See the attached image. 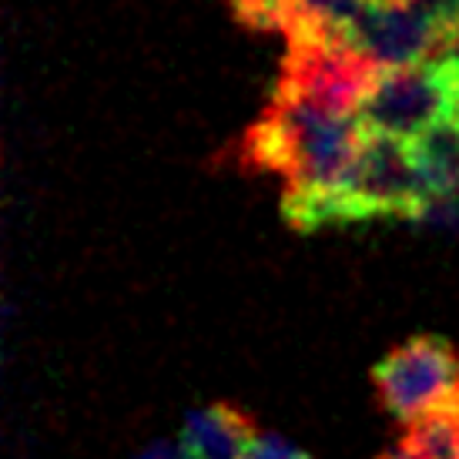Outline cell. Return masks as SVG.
<instances>
[{
    "instance_id": "8fae6325",
    "label": "cell",
    "mask_w": 459,
    "mask_h": 459,
    "mask_svg": "<svg viewBox=\"0 0 459 459\" xmlns=\"http://www.w3.org/2000/svg\"><path fill=\"white\" fill-rule=\"evenodd\" d=\"M245 459H308L302 449H295L292 443H285L281 436L275 433H255L252 446H248V456Z\"/></svg>"
},
{
    "instance_id": "30bf717a",
    "label": "cell",
    "mask_w": 459,
    "mask_h": 459,
    "mask_svg": "<svg viewBox=\"0 0 459 459\" xmlns=\"http://www.w3.org/2000/svg\"><path fill=\"white\" fill-rule=\"evenodd\" d=\"M409 4L426 13L446 38L459 30V0H409Z\"/></svg>"
},
{
    "instance_id": "7c38bea8",
    "label": "cell",
    "mask_w": 459,
    "mask_h": 459,
    "mask_svg": "<svg viewBox=\"0 0 459 459\" xmlns=\"http://www.w3.org/2000/svg\"><path fill=\"white\" fill-rule=\"evenodd\" d=\"M181 453V439L175 443V439H154V443H148V446L141 449L138 459H178Z\"/></svg>"
},
{
    "instance_id": "7a4b0ae2",
    "label": "cell",
    "mask_w": 459,
    "mask_h": 459,
    "mask_svg": "<svg viewBox=\"0 0 459 459\" xmlns=\"http://www.w3.org/2000/svg\"><path fill=\"white\" fill-rule=\"evenodd\" d=\"M356 117L366 134L399 141L420 138L453 117L459 121V71L446 61L379 71Z\"/></svg>"
},
{
    "instance_id": "8992f818",
    "label": "cell",
    "mask_w": 459,
    "mask_h": 459,
    "mask_svg": "<svg viewBox=\"0 0 459 459\" xmlns=\"http://www.w3.org/2000/svg\"><path fill=\"white\" fill-rule=\"evenodd\" d=\"M446 34L409 0H369L345 44L379 71L416 67L439 57Z\"/></svg>"
},
{
    "instance_id": "4fadbf2b",
    "label": "cell",
    "mask_w": 459,
    "mask_h": 459,
    "mask_svg": "<svg viewBox=\"0 0 459 459\" xmlns=\"http://www.w3.org/2000/svg\"><path fill=\"white\" fill-rule=\"evenodd\" d=\"M436 61H446V65H453L459 71V30L443 40V51H439V57H436Z\"/></svg>"
},
{
    "instance_id": "5b68a950",
    "label": "cell",
    "mask_w": 459,
    "mask_h": 459,
    "mask_svg": "<svg viewBox=\"0 0 459 459\" xmlns=\"http://www.w3.org/2000/svg\"><path fill=\"white\" fill-rule=\"evenodd\" d=\"M376 77L379 67L359 57L345 40H289L285 71L275 91L306 98L342 115H356Z\"/></svg>"
},
{
    "instance_id": "9c48e42d",
    "label": "cell",
    "mask_w": 459,
    "mask_h": 459,
    "mask_svg": "<svg viewBox=\"0 0 459 459\" xmlns=\"http://www.w3.org/2000/svg\"><path fill=\"white\" fill-rule=\"evenodd\" d=\"M412 221L429 231H456L459 229V195H429L416 208Z\"/></svg>"
},
{
    "instance_id": "ba28073f",
    "label": "cell",
    "mask_w": 459,
    "mask_h": 459,
    "mask_svg": "<svg viewBox=\"0 0 459 459\" xmlns=\"http://www.w3.org/2000/svg\"><path fill=\"white\" fill-rule=\"evenodd\" d=\"M420 181L429 195H459V121H443L409 141Z\"/></svg>"
},
{
    "instance_id": "3957f363",
    "label": "cell",
    "mask_w": 459,
    "mask_h": 459,
    "mask_svg": "<svg viewBox=\"0 0 459 459\" xmlns=\"http://www.w3.org/2000/svg\"><path fill=\"white\" fill-rule=\"evenodd\" d=\"M376 389L395 420L416 422L459 403V352L446 339H409L372 369Z\"/></svg>"
},
{
    "instance_id": "52a82bcc",
    "label": "cell",
    "mask_w": 459,
    "mask_h": 459,
    "mask_svg": "<svg viewBox=\"0 0 459 459\" xmlns=\"http://www.w3.org/2000/svg\"><path fill=\"white\" fill-rule=\"evenodd\" d=\"M255 439V422L229 403L202 406L188 412L181 443L198 459H245Z\"/></svg>"
},
{
    "instance_id": "6da1fadb",
    "label": "cell",
    "mask_w": 459,
    "mask_h": 459,
    "mask_svg": "<svg viewBox=\"0 0 459 459\" xmlns=\"http://www.w3.org/2000/svg\"><path fill=\"white\" fill-rule=\"evenodd\" d=\"M366 131L356 115H342L285 91L272 94V104L242 141L248 168L279 171L285 178L281 212L289 225L312 231L339 221V192L356 165Z\"/></svg>"
},
{
    "instance_id": "5bb4252c",
    "label": "cell",
    "mask_w": 459,
    "mask_h": 459,
    "mask_svg": "<svg viewBox=\"0 0 459 459\" xmlns=\"http://www.w3.org/2000/svg\"><path fill=\"white\" fill-rule=\"evenodd\" d=\"M379 459H422V456H420V453H416L412 446H409L406 439H399V443H395V446L389 449L385 456H379Z\"/></svg>"
},
{
    "instance_id": "277c9868",
    "label": "cell",
    "mask_w": 459,
    "mask_h": 459,
    "mask_svg": "<svg viewBox=\"0 0 459 459\" xmlns=\"http://www.w3.org/2000/svg\"><path fill=\"white\" fill-rule=\"evenodd\" d=\"M422 202H426V188L412 161V148L389 134H366L356 165L339 192L342 221L376 215L412 218Z\"/></svg>"
}]
</instances>
